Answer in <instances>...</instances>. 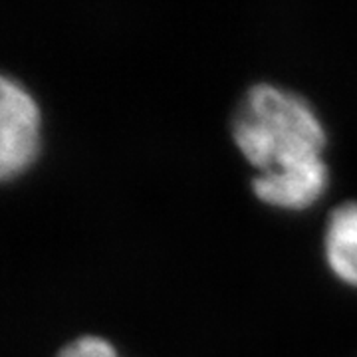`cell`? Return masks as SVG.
Wrapping results in <instances>:
<instances>
[{
    "mask_svg": "<svg viewBox=\"0 0 357 357\" xmlns=\"http://www.w3.org/2000/svg\"><path fill=\"white\" fill-rule=\"evenodd\" d=\"M324 255L333 274L357 288V201H345L330 213L324 230Z\"/></svg>",
    "mask_w": 357,
    "mask_h": 357,
    "instance_id": "cell-4",
    "label": "cell"
},
{
    "mask_svg": "<svg viewBox=\"0 0 357 357\" xmlns=\"http://www.w3.org/2000/svg\"><path fill=\"white\" fill-rule=\"evenodd\" d=\"M230 133L256 173L319 161L328 145L326 126L310 100L270 82L246 89L234 107Z\"/></svg>",
    "mask_w": 357,
    "mask_h": 357,
    "instance_id": "cell-1",
    "label": "cell"
},
{
    "mask_svg": "<svg viewBox=\"0 0 357 357\" xmlns=\"http://www.w3.org/2000/svg\"><path fill=\"white\" fill-rule=\"evenodd\" d=\"M330 183V169L326 159L306 165L256 173L252 177V192L264 204L282 211H304L318 203Z\"/></svg>",
    "mask_w": 357,
    "mask_h": 357,
    "instance_id": "cell-3",
    "label": "cell"
},
{
    "mask_svg": "<svg viewBox=\"0 0 357 357\" xmlns=\"http://www.w3.org/2000/svg\"><path fill=\"white\" fill-rule=\"evenodd\" d=\"M40 107L16 77L0 72V178L14 177L40 149Z\"/></svg>",
    "mask_w": 357,
    "mask_h": 357,
    "instance_id": "cell-2",
    "label": "cell"
},
{
    "mask_svg": "<svg viewBox=\"0 0 357 357\" xmlns=\"http://www.w3.org/2000/svg\"><path fill=\"white\" fill-rule=\"evenodd\" d=\"M56 357H121L117 354L115 345L102 335H77L76 340L68 342L60 347Z\"/></svg>",
    "mask_w": 357,
    "mask_h": 357,
    "instance_id": "cell-5",
    "label": "cell"
}]
</instances>
